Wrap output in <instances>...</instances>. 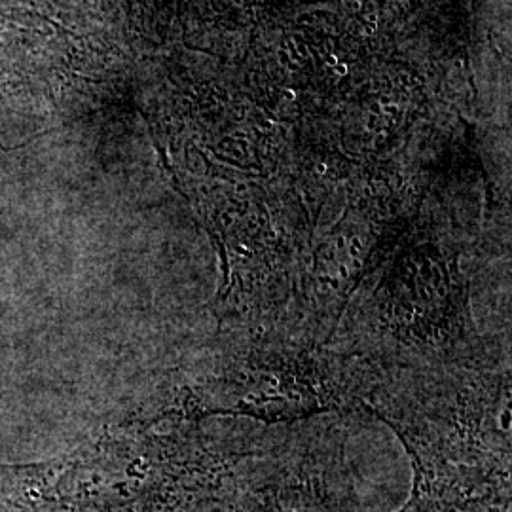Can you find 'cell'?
<instances>
[{
	"label": "cell",
	"mask_w": 512,
	"mask_h": 512,
	"mask_svg": "<svg viewBox=\"0 0 512 512\" xmlns=\"http://www.w3.org/2000/svg\"><path fill=\"white\" fill-rule=\"evenodd\" d=\"M228 512H365L342 461L281 456L236 471Z\"/></svg>",
	"instance_id": "6da1fadb"
},
{
	"label": "cell",
	"mask_w": 512,
	"mask_h": 512,
	"mask_svg": "<svg viewBox=\"0 0 512 512\" xmlns=\"http://www.w3.org/2000/svg\"><path fill=\"white\" fill-rule=\"evenodd\" d=\"M509 482L463 473H416L401 512H509Z\"/></svg>",
	"instance_id": "7a4b0ae2"
},
{
	"label": "cell",
	"mask_w": 512,
	"mask_h": 512,
	"mask_svg": "<svg viewBox=\"0 0 512 512\" xmlns=\"http://www.w3.org/2000/svg\"><path fill=\"white\" fill-rule=\"evenodd\" d=\"M213 512H228V511H226V509H224V507H220V509H217V511H213Z\"/></svg>",
	"instance_id": "3957f363"
}]
</instances>
